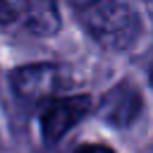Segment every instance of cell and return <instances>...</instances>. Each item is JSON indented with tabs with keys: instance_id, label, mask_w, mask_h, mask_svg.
Segmentation results:
<instances>
[{
	"instance_id": "obj_1",
	"label": "cell",
	"mask_w": 153,
	"mask_h": 153,
	"mask_svg": "<svg viewBox=\"0 0 153 153\" xmlns=\"http://www.w3.org/2000/svg\"><path fill=\"white\" fill-rule=\"evenodd\" d=\"M84 29L108 50H129L141 38V17L127 0H74Z\"/></svg>"
},
{
	"instance_id": "obj_2",
	"label": "cell",
	"mask_w": 153,
	"mask_h": 153,
	"mask_svg": "<svg viewBox=\"0 0 153 153\" xmlns=\"http://www.w3.org/2000/svg\"><path fill=\"white\" fill-rule=\"evenodd\" d=\"M69 69L60 65H24L12 72V88L26 100H50L69 88Z\"/></svg>"
},
{
	"instance_id": "obj_3",
	"label": "cell",
	"mask_w": 153,
	"mask_h": 153,
	"mask_svg": "<svg viewBox=\"0 0 153 153\" xmlns=\"http://www.w3.org/2000/svg\"><path fill=\"white\" fill-rule=\"evenodd\" d=\"M91 100L84 93L76 96H55L50 100H45L43 112H41V134L48 143L60 141L76 122L84 120V115L88 112Z\"/></svg>"
},
{
	"instance_id": "obj_4",
	"label": "cell",
	"mask_w": 153,
	"mask_h": 153,
	"mask_svg": "<svg viewBox=\"0 0 153 153\" xmlns=\"http://www.w3.org/2000/svg\"><path fill=\"white\" fill-rule=\"evenodd\" d=\"M141 112V96L131 84H117L100 103V117L115 127L131 124Z\"/></svg>"
},
{
	"instance_id": "obj_5",
	"label": "cell",
	"mask_w": 153,
	"mask_h": 153,
	"mask_svg": "<svg viewBox=\"0 0 153 153\" xmlns=\"http://www.w3.org/2000/svg\"><path fill=\"white\" fill-rule=\"evenodd\" d=\"M26 10H29V0H0V24L24 22Z\"/></svg>"
},
{
	"instance_id": "obj_6",
	"label": "cell",
	"mask_w": 153,
	"mask_h": 153,
	"mask_svg": "<svg viewBox=\"0 0 153 153\" xmlns=\"http://www.w3.org/2000/svg\"><path fill=\"white\" fill-rule=\"evenodd\" d=\"M74 153H115L110 146H103V143H84L79 146Z\"/></svg>"
},
{
	"instance_id": "obj_7",
	"label": "cell",
	"mask_w": 153,
	"mask_h": 153,
	"mask_svg": "<svg viewBox=\"0 0 153 153\" xmlns=\"http://www.w3.org/2000/svg\"><path fill=\"white\" fill-rule=\"evenodd\" d=\"M151 84H153V67H151Z\"/></svg>"
},
{
	"instance_id": "obj_8",
	"label": "cell",
	"mask_w": 153,
	"mask_h": 153,
	"mask_svg": "<svg viewBox=\"0 0 153 153\" xmlns=\"http://www.w3.org/2000/svg\"><path fill=\"white\" fill-rule=\"evenodd\" d=\"M148 5H151V7H153V0H148Z\"/></svg>"
}]
</instances>
